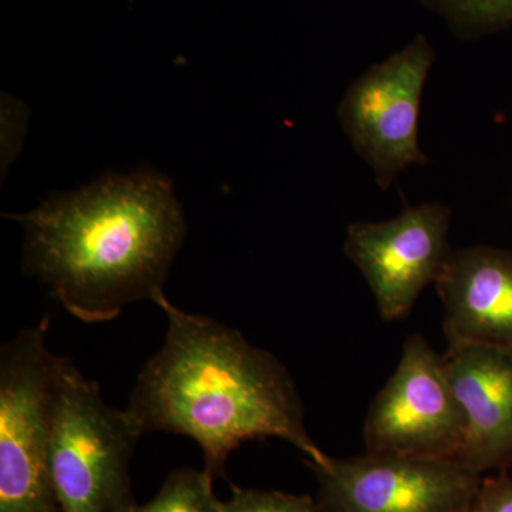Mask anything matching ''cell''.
I'll use <instances>...</instances> for the list:
<instances>
[{
  "label": "cell",
  "instance_id": "cell-1",
  "mask_svg": "<svg viewBox=\"0 0 512 512\" xmlns=\"http://www.w3.org/2000/svg\"><path fill=\"white\" fill-rule=\"evenodd\" d=\"M167 318L163 348L141 370L127 409L143 433L190 437L212 478L225 477L229 454L249 440L276 437L306 463L328 460L305 427L301 396L288 369L237 329L154 298Z\"/></svg>",
  "mask_w": 512,
  "mask_h": 512
},
{
  "label": "cell",
  "instance_id": "cell-2",
  "mask_svg": "<svg viewBox=\"0 0 512 512\" xmlns=\"http://www.w3.org/2000/svg\"><path fill=\"white\" fill-rule=\"evenodd\" d=\"M6 217L25 231L26 272L90 325L154 301L187 232L171 181L154 171L107 174Z\"/></svg>",
  "mask_w": 512,
  "mask_h": 512
},
{
  "label": "cell",
  "instance_id": "cell-3",
  "mask_svg": "<svg viewBox=\"0 0 512 512\" xmlns=\"http://www.w3.org/2000/svg\"><path fill=\"white\" fill-rule=\"evenodd\" d=\"M143 434L130 410L109 406L99 383L57 356L50 387L49 468L63 512H121L136 503L130 461Z\"/></svg>",
  "mask_w": 512,
  "mask_h": 512
},
{
  "label": "cell",
  "instance_id": "cell-4",
  "mask_svg": "<svg viewBox=\"0 0 512 512\" xmlns=\"http://www.w3.org/2000/svg\"><path fill=\"white\" fill-rule=\"evenodd\" d=\"M50 319L0 350V512H63L49 468Z\"/></svg>",
  "mask_w": 512,
  "mask_h": 512
},
{
  "label": "cell",
  "instance_id": "cell-5",
  "mask_svg": "<svg viewBox=\"0 0 512 512\" xmlns=\"http://www.w3.org/2000/svg\"><path fill=\"white\" fill-rule=\"evenodd\" d=\"M434 60L429 40L417 36L357 77L340 101V126L383 190L410 165L429 164L419 143V120Z\"/></svg>",
  "mask_w": 512,
  "mask_h": 512
},
{
  "label": "cell",
  "instance_id": "cell-6",
  "mask_svg": "<svg viewBox=\"0 0 512 512\" xmlns=\"http://www.w3.org/2000/svg\"><path fill=\"white\" fill-rule=\"evenodd\" d=\"M466 437V413L443 355L419 333L410 335L396 372L370 404L363 426L366 451L457 463Z\"/></svg>",
  "mask_w": 512,
  "mask_h": 512
},
{
  "label": "cell",
  "instance_id": "cell-7",
  "mask_svg": "<svg viewBox=\"0 0 512 512\" xmlns=\"http://www.w3.org/2000/svg\"><path fill=\"white\" fill-rule=\"evenodd\" d=\"M306 464L319 512H468L483 480L456 461L370 451Z\"/></svg>",
  "mask_w": 512,
  "mask_h": 512
},
{
  "label": "cell",
  "instance_id": "cell-8",
  "mask_svg": "<svg viewBox=\"0 0 512 512\" xmlns=\"http://www.w3.org/2000/svg\"><path fill=\"white\" fill-rule=\"evenodd\" d=\"M450 224L447 205L424 202L389 221L349 225L345 254L365 276L384 320L407 318L424 288L436 284L453 254Z\"/></svg>",
  "mask_w": 512,
  "mask_h": 512
},
{
  "label": "cell",
  "instance_id": "cell-9",
  "mask_svg": "<svg viewBox=\"0 0 512 512\" xmlns=\"http://www.w3.org/2000/svg\"><path fill=\"white\" fill-rule=\"evenodd\" d=\"M448 380L467 419L458 464L477 474L512 466V348L447 343Z\"/></svg>",
  "mask_w": 512,
  "mask_h": 512
},
{
  "label": "cell",
  "instance_id": "cell-10",
  "mask_svg": "<svg viewBox=\"0 0 512 512\" xmlns=\"http://www.w3.org/2000/svg\"><path fill=\"white\" fill-rule=\"evenodd\" d=\"M447 343L512 348V252L485 247L453 251L436 281Z\"/></svg>",
  "mask_w": 512,
  "mask_h": 512
},
{
  "label": "cell",
  "instance_id": "cell-11",
  "mask_svg": "<svg viewBox=\"0 0 512 512\" xmlns=\"http://www.w3.org/2000/svg\"><path fill=\"white\" fill-rule=\"evenodd\" d=\"M214 478L194 468L175 470L153 500L133 503L121 512H222V501L212 490Z\"/></svg>",
  "mask_w": 512,
  "mask_h": 512
},
{
  "label": "cell",
  "instance_id": "cell-12",
  "mask_svg": "<svg viewBox=\"0 0 512 512\" xmlns=\"http://www.w3.org/2000/svg\"><path fill=\"white\" fill-rule=\"evenodd\" d=\"M464 35H484L512 25V0H429Z\"/></svg>",
  "mask_w": 512,
  "mask_h": 512
},
{
  "label": "cell",
  "instance_id": "cell-13",
  "mask_svg": "<svg viewBox=\"0 0 512 512\" xmlns=\"http://www.w3.org/2000/svg\"><path fill=\"white\" fill-rule=\"evenodd\" d=\"M222 512H319V508L308 495L234 488L232 497L222 503Z\"/></svg>",
  "mask_w": 512,
  "mask_h": 512
},
{
  "label": "cell",
  "instance_id": "cell-14",
  "mask_svg": "<svg viewBox=\"0 0 512 512\" xmlns=\"http://www.w3.org/2000/svg\"><path fill=\"white\" fill-rule=\"evenodd\" d=\"M468 512H512V478H483Z\"/></svg>",
  "mask_w": 512,
  "mask_h": 512
}]
</instances>
